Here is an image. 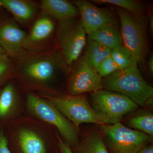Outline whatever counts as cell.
Here are the masks:
<instances>
[{"label": "cell", "instance_id": "1", "mask_svg": "<svg viewBox=\"0 0 153 153\" xmlns=\"http://www.w3.org/2000/svg\"><path fill=\"white\" fill-rule=\"evenodd\" d=\"M69 67L55 48L26 52L16 60L15 79L25 90L52 96L63 95L55 87L59 76Z\"/></svg>", "mask_w": 153, "mask_h": 153}, {"label": "cell", "instance_id": "2", "mask_svg": "<svg viewBox=\"0 0 153 153\" xmlns=\"http://www.w3.org/2000/svg\"><path fill=\"white\" fill-rule=\"evenodd\" d=\"M13 153H54L58 148V133L52 126L27 114L4 129Z\"/></svg>", "mask_w": 153, "mask_h": 153}, {"label": "cell", "instance_id": "3", "mask_svg": "<svg viewBox=\"0 0 153 153\" xmlns=\"http://www.w3.org/2000/svg\"><path fill=\"white\" fill-rule=\"evenodd\" d=\"M25 91V114L52 126L71 149L80 142L79 130L46 99L35 92Z\"/></svg>", "mask_w": 153, "mask_h": 153}, {"label": "cell", "instance_id": "4", "mask_svg": "<svg viewBox=\"0 0 153 153\" xmlns=\"http://www.w3.org/2000/svg\"><path fill=\"white\" fill-rule=\"evenodd\" d=\"M138 64L119 69L102 79L103 88L126 96L140 106L153 97V88L146 82Z\"/></svg>", "mask_w": 153, "mask_h": 153}, {"label": "cell", "instance_id": "5", "mask_svg": "<svg viewBox=\"0 0 153 153\" xmlns=\"http://www.w3.org/2000/svg\"><path fill=\"white\" fill-rule=\"evenodd\" d=\"M89 104L104 124L120 122L126 114L136 110L139 105L123 94L106 90L91 94Z\"/></svg>", "mask_w": 153, "mask_h": 153}, {"label": "cell", "instance_id": "6", "mask_svg": "<svg viewBox=\"0 0 153 153\" xmlns=\"http://www.w3.org/2000/svg\"><path fill=\"white\" fill-rule=\"evenodd\" d=\"M102 136L109 153H137L152 143L153 137L120 122L100 126Z\"/></svg>", "mask_w": 153, "mask_h": 153}, {"label": "cell", "instance_id": "7", "mask_svg": "<svg viewBox=\"0 0 153 153\" xmlns=\"http://www.w3.org/2000/svg\"><path fill=\"white\" fill-rule=\"evenodd\" d=\"M118 14L124 47L137 64H144L147 57L148 44L143 16H136L120 8L118 10Z\"/></svg>", "mask_w": 153, "mask_h": 153}, {"label": "cell", "instance_id": "8", "mask_svg": "<svg viewBox=\"0 0 153 153\" xmlns=\"http://www.w3.org/2000/svg\"><path fill=\"white\" fill-rule=\"evenodd\" d=\"M86 34L80 18L58 22L55 40L68 67L80 56L86 44Z\"/></svg>", "mask_w": 153, "mask_h": 153}, {"label": "cell", "instance_id": "9", "mask_svg": "<svg viewBox=\"0 0 153 153\" xmlns=\"http://www.w3.org/2000/svg\"><path fill=\"white\" fill-rule=\"evenodd\" d=\"M38 94L50 102L78 129L82 123H95L100 126L105 125L96 115L89 101L83 94L69 96L64 94L58 96Z\"/></svg>", "mask_w": 153, "mask_h": 153}, {"label": "cell", "instance_id": "10", "mask_svg": "<svg viewBox=\"0 0 153 153\" xmlns=\"http://www.w3.org/2000/svg\"><path fill=\"white\" fill-rule=\"evenodd\" d=\"M25 91L15 78L0 88V128L25 114Z\"/></svg>", "mask_w": 153, "mask_h": 153}, {"label": "cell", "instance_id": "11", "mask_svg": "<svg viewBox=\"0 0 153 153\" xmlns=\"http://www.w3.org/2000/svg\"><path fill=\"white\" fill-rule=\"evenodd\" d=\"M103 88L102 78L94 68L88 64L83 57L69 77L64 94L76 96L86 93L92 94Z\"/></svg>", "mask_w": 153, "mask_h": 153}, {"label": "cell", "instance_id": "12", "mask_svg": "<svg viewBox=\"0 0 153 153\" xmlns=\"http://www.w3.org/2000/svg\"><path fill=\"white\" fill-rule=\"evenodd\" d=\"M56 21L48 14L41 12L27 33L24 44L25 52H36L52 48L49 47V43L55 36Z\"/></svg>", "mask_w": 153, "mask_h": 153}, {"label": "cell", "instance_id": "13", "mask_svg": "<svg viewBox=\"0 0 153 153\" xmlns=\"http://www.w3.org/2000/svg\"><path fill=\"white\" fill-rule=\"evenodd\" d=\"M27 32L10 18L0 19V47L9 57L16 60L25 52Z\"/></svg>", "mask_w": 153, "mask_h": 153}, {"label": "cell", "instance_id": "14", "mask_svg": "<svg viewBox=\"0 0 153 153\" xmlns=\"http://www.w3.org/2000/svg\"><path fill=\"white\" fill-rule=\"evenodd\" d=\"M72 2L78 9L82 25L88 36L105 25H115L114 17L107 10L85 0H76Z\"/></svg>", "mask_w": 153, "mask_h": 153}, {"label": "cell", "instance_id": "15", "mask_svg": "<svg viewBox=\"0 0 153 153\" xmlns=\"http://www.w3.org/2000/svg\"><path fill=\"white\" fill-rule=\"evenodd\" d=\"M0 7L6 9L17 24L27 26L40 10L39 4L30 0H0Z\"/></svg>", "mask_w": 153, "mask_h": 153}, {"label": "cell", "instance_id": "16", "mask_svg": "<svg viewBox=\"0 0 153 153\" xmlns=\"http://www.w3.org/2000/svg\"><path fill=\"white\" fill-rule=\"evenodd\" d=\"M39 6L41 12L48 14L58 22L78 18L79 16L76 6L66 0H42Z\"/></svg>", "mask_w": 153, "mask_h": 153}, {"label": "cell", "instance_id": "17", "mask_svg": "<svg viewBox=\"0 0 153 153\" xmlns=\"http://www.w3.org/2000/svg\"><path fill=\"white\" fill-rule=\"evenodd\" d=\"M88 39L102 44L111 50L123 45L121 34L115 25H107L88 35Z\"/></svg>", "mask_w": 153, "mask_h": 153}, {"label": "cell", "instance_id": "18", "mask_svg": "<svg viewBox=\"0 0 153 153\" xmlns=\"http://www.w3.org/2000/svg\"><path fill=\"white\" fill-rule=\"evenodd\" d=\"M71 149L73 153H109L101 134L97 132L89 134Z\"/></svg>", "mask_w": 153, "mask_h": 153}, {"label": "cell", "instance_id": "19", "mask_svg": "<svg viewBox=\"0 0 153 153\" xmlns=\"http://www.w3.org/2000/svg\"><path fill=\"white\" fill-rule=\"evenodd\" d=\"M111 50L88 39L84 57L88 64L95 69L105 59L111 56Z\"/></svg>", "mask_w": 153, "mask_h": 153}, {"label": "cell", "instance_id": "20", "mask_svg": "<svg viewBox=\"0 0 153 153\" xmlns=\"http://www.w3.org/2000/svg\"><path fill=\"white\" fill-rule=\"evenodd\" d=\"M128 124L134 129L153 137V115L152 113L146 112L135 116L128 120Z\"/></svg>", "mask_w": 153, "mask_h": 153}, {"label": "cell", "instance_id": "21", "mask_svg": "<svg viewBox=\"0 0 153 153\" xmlns=\"http://www.w3.org/2000/svg\"><path fill=\"white\" fill-rule=\"evenodd\" d=\"M91 1L117 6L136 16H143L144 13V8L143 5L139 2L134 0H94Z\"/></svg>", "mask_w": 153, "mask_h": 153}, {"label": "cell", "instance_id": "22", "mask_svg": "<svg viewBox=\"0 0 153 153\" xmlns=\"http://www.w3.org/2000/svg\"><path fill=\"white\" fill-rule=\"evenodd\" d=\"M16 76V60L6 54L0 55V88Z\"/></svg>", "mask_w": 153, "mask_h": 153}, {"label": "cell", "instance_id": "23", "mask_svg": "<svg viewBox=\"0 0 153 153\" xmlns=\"http://www.w3.org/2000/svg\"><path fill=\"white\" fill-rule=\"evenodd\" d=\"M111 57L116 63L119 69L127 68L135 63L137 64L128 50L123 45L111 50Z\"/></svg>", "mask_w": 153, "mask_h": 153}, {"label": "cell", "instance_id": "24", "mask_svg": "<svg viewBox=\"0 0 153 153\" xmlns=\"http://www.w3.org/2000/svg\"><path fill=\"white\" fill-rule=\"evenodd\" d=\"M118 70L119 68L111 56L102 61L96 69L102 78L108 76Z\"/></svg>", "mask_w": 153, "mask_h": 153}, {"label": "cell", "instance_id": "25", "mask_svg": "<svg viewBox=\"0 0 153 153\" xmlns=\"http://www.w3.org/2000/svg\"><path fill=\"white\" fill-rule=\"evenodd\" d=\"M0 153H13L8 144L4 130L0 128Z\"/></svg>", "mask_w": 153, "mask_h": 153}, {"label": "cell", "instance_id": "26", "mask_svg": "<svg viewBox=\"0 0 153 153\" xmlns=\"http://www.w3.org/2000/svg\"><path fill=\"white\" fill-rule=\"evenodd\" d=\"M58 140V148L61 153H73L71 148L63 142L58 133L57 134Z\"/></svg>", "mask_w": 153, "mask_h": 153}, {"label": "cell", "instance_id": "27", "mask_svg": "<svg viewBox=\"0 0 153 153\" xmlns=\"http://www.w3.org/2000/svg\"><path fill=\"white\" fill-rule=\"evenodd\" d=\"M137 153H153L152 143L141 149Z\"/></svg>", "mask_w": 153, "mask_h": 153}, {"label": "cell", "instance_id": "28", "mask_svg": "<svg viewBox=\"0 0 153 153\" xmlns=\"http://www.w3.org/2000/svg\"><path fill=\"white\" fill-rule=\"evenodd\" d=\"M148 68L149 71L152 74H153V56L151 55L148 61Z\"/></svg>", "mask_w": 153, "mask_h": 153}, {"label": "cell", "instance_id": "29", "mask_svg": "<svg viewBox=\"0 0 153 153\" xmlns=\"http://www.w3.org/2000/svg\"><path fill=\"white\" fill-rule=\"evenodd\" d=\"M149 26L150 28L151 32L152 33H153V14H151L149 18Z\"/></svg>", "mask_w": 153, "mask_h": 153}, {"label": "cell", "instance_id": "30", "mask_svg": "<svg viewBox=\"0 0 153 153\" xmlns=\"http://www.w3.org/2000/svg\"><path fill=\"white\" fill-rule=\"evenodd\" d=\"M4 54H6V53H5V52L4 51V50H3L2 48L0 47V55H2Z\"/></svg>", "mask_w": 153, "mask_h": 153}, {"label": "cell", "instance_id": "31", "mask_svg": "<svg viewBox=\"0 0 153 153\" xmlns=\"http://www.w3.org/2000/svg\"><path fill=\"white\" fill-rule=\"evenodd\" d=\"M54 153H61V152H60V151L59 150V149H57V150L55 151V152H54Z\"/></svg>", "mask_w": 153, "mask_h": 153}, {"label": "cell", "instance_id": "32", "mask_svg": "<svg viewBox=\"0 0 153 153\" xmlns=\"http://www.w3.org/2000/svg\"></svg>", "mask_w": 153, "mask_h": 153}]
</instances>
